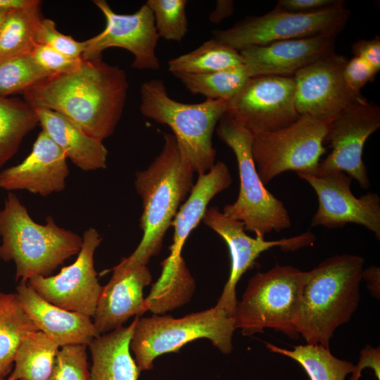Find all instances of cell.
I'll return each mask as SVG.
<instances>
[{
  "label": "cell",
  "instance_id": "obj_1",
  "mask_svg": "<svg viewBox=\"0 0 380 380\" xmlns=\"http://www.w3.org/2000/svg\"><path fill=\"white\" fill-rule=\"evenodd\" d=\"M128 87L124 70L99 58L83 60L72 72L46 77L23 95L32 108L59 113L103 141L113 133L122 116Z\"/></svg>",
  "mask_w": 380,
  "mask_h": 380
},
{
  "label": "cell",
  "instance_id": "obj_2",
  "mask_svg": "<svg viewBox=\"0 0 380 380\" xmlns=\"http://www.w3.org/2000/svg\"><path fill=\"white\" fill-rule=\"evenodd\" d=\"M364 263L358 255H336L307 272L295 322L306 343L329 348L335 330L350 321L360 298Z\"/></svg>",
  "mask_w": 380,
  "mask_h": 380
},
{
  "label": "cell",
  "instance_id": "obj_3",
  "mask_svg": "<svg viewBox=\"0 0 380 380\" xmlns=\"http://www.w3.org/2000/svg\"><path fill=\"white\" fill-rule=\"evenodd\" d=\"M163 136L160 153L136 174L135 187L143 205L139 220L143 236L134 252L121 260L127 266L147 265L160 253L167 230L194 186V172L182 158L175 137L170 133Z\"/></svg>",
  "mask_w": 380,
  "mask_h": 380
},
{
  "label": "cell",
  "instance_id": "obj_4",
  "mask_svg": "<svg viewBox=\"0 0 380 380\" xmlns=\"http://www.w3.org/2000/svg\"><path fill=\"white\" fill-rule=\"evenodd\" d=\"M0 259L14 262L15 280L48 277L80 251L82 237L60 227L53 217L40 224L30 216L18 198L9 192L0 210Z\"/></svg>",
  "mask_w": 380,
  "mask_h": 380
},
{
  "label": "cell",
  "instance_id": "obj_5",
  "mask_svg": "<svg viewBox=\"0 0 380 380\" xmlns=\"http://www.w3.org/2000/svg\"><path fill=\"white\" fill-rule=\"evenodd\" d=\"M140 94L141 114L172 129L182 158L194 173L207 172L215 164L213 134L227 113L228 101L206 99L198 103H182L169 96L159 79L144 82Z\"/></svg>",
  "mask_w": 380,
  "mask_h": 380
},
{
  "label": "cell",
  "instance_id": "obj_6",
  "mask_svg": "<svg viewBox=\"0 0 380 380\" xmlns=\"http://www.w3.org/2000/svg\"><path fill=\"white\" fill-rule=\"evenodd\" d=\"M130 349L141 371L151 369L154 360L168 353H177L184 345L208 338L223 354L233 349L234 320L222 309L214 306L180 318L153 315L136 317Z\"/></svg>",
  "mask_w": 380,
  "mask_h": 380
},
{
  "label": "cell",
  "instance_id": "obj_7",
  "mask_svg": "<svg viewBox=\"0 0 380 380\" xmlns=\"http://www.w3.org/2000/svg\"><path fill=\"white\" fill-rule=\"evenodd\" d=\"M307 272L276 265L249 279L232 316L235 329L251 336L273 329L292 339L299 338L295 322Z\"/></svg>",
  "mask_w": 380,
  "mask_h": 380
},
{
  "label": "cell",
  "instance_id": "obj_8",
  "mask_svg": "<svg viewBox=\"0 0 380 380\" xmlns=\"http://www.w3.org/2000/svg\"><path fill=\"white\" fill-rule=\"evenodd\" d=\"M216 132L234 152L240 179L236 200L226 205L222 213L243 222L245 231L261 238L289 228L291 221L284 204L265 188L257 172L251 153L253 134L226 113Z\"/></svg>",
  "mask_w": 380,
  "mask_h": 380
},
{
  "label": "cell",
  "instance_id": "obj_9",
  "mask_svg": "<svg viewBox=\"0 0 380 380\" xmlns=\"http://www.w3.org/2000/svg\"><path fill=\"white\" fill-rule=\"evenodd\" d=\"M331 122L302 115L284 128L254 134L252 157L262 183L288 170L314 174L327 152Z\"/></svg>",
  "mask_w": 380,
  "mask_h": 380
},
{
  "label": "cell",
  "instance_id": "obj_10",
  "mask_svg": "<svg viewBox=\"0 0 380 380\" xmlns=\"http://www.w3.org/2000/svg\"><path fill=\"white\" fill-rule=\"evenodd\" d=\"M350 15L345 4L310 13L277 9L259 16H248L226 30H215L213 38L240 51L274 42L334 34L342 31Z\"/></svg>",
  "mask_w": 380,
  "mask_h": 380
},
{
  "label": "cell",
  "instance_id": "obj_11",
  "mask_svg": "<svg viewBox=\"0 0 380 380\" xmlns=\"http://www.w3.org/2000/svg\"><path fill=\"white\" fill-rule=\"evenodd\" d=\"M293 75L250 77L228 101L226 114L253 135L284 128L300 116L295 105Z\"/></svg>",
  "mask_w": 380,
  "mask_h": 380
},
{
  "label": "cell",
  "instance_id": "obj_12",
  "mask_svg": "<svg viewBox=\"0 0 380 380\" xmlns=\"http://www.w3.org/2000/svg\"><path fill=\"white\" fill-rule=\"evenodd\" d=\"M380 127L379 106L363 98L344 109L331 122L325 141L331 153L320 162L315 175L343 172L355 179L363 189L369 180L362 160L364 145L368 137Z\"/></svg>",
  "mask_w": 380,
  "mask_h": 380
},
{
  "label": "cell",
  "instance_id": "obj_13",
  "mask_svg": "<svg viewBox=\"0 0 380 380\" xmlns=\"http://www.w3.org/2000/svg\"><path fill=\"white\" fill-rule=\"evenodd\" d=\"M314 189L319 206L311 220V227L340 228L357 224L373 232L380 239V197L368 192L357 198L351 191L353 178L343 172L318 175L296 172Z\"/></svg>",
  "mask_w": 380,
  "mask_h": 380
},
{
  "label": "cell",
  "instance_id": "obj_14",
  "mask_svg": "<svg viewBox=\"0 0 380 380\" xmlns=\"http://www.w3.org/2000/svg\"><path fill=\"white\" fill-rule=\"evenodd\" d=\"M94 228L87 229L75 261L53 276H35L30 285L48 302L59 308L93 317L102 290L94 268V255L101 242Z\"/></svg>",
  "mask_w": 380,
  "mask_h": 380
},
{
  "label": "cell",
  "instance_id": "obj_15",
  "mask_svg": "<svg viewBox=\"0 0 380 380\" xmlns=\"http://www.w3.org/2000/svg\"><path fill=\"white\" fill-rule=\"evenodd\" d=\"M94 3L105 17L106 27L99 34L84 41L86 45L82 58H102L104 50L119 47L134 56L132 68L158 70L160 63L156 49L159 36L148 6L145 3L134 13L119 14L105 0H95Z\"/></svg>",
  "mask_w": 380,
  "mask_h": 380
},
{
  "label": "cell",
  "instance_id": "obj_16",
  "mask_svg": "<svg viewBox=\"0 0 380 380\" xmlns=\"http://www.w3.org/2000/svg\"><path fill=\"white\" fill-rule=\"evenodd\" d=\"M348 58L331 51L298 70L295 105L300 116L332 122L347 107L363 99L352 91L343 77Z\"/></svg>",
  "mask_w": 380,
  "mask_h": 380
},
{
  "label": "cell",
  "instance_id": "obj_17",
  "mask_svg": "<svg viewBox=\"0 0 380 380\" xmlns=\"http://www.w3.org/2000/svg\"><path fill=\"white\" fill-rule=\"evenodd\" d=\"M203 223L220 236L227 243L231 260L229 279L215 306L232 317L237 303L236 287L243 274L255 264L260 255L279 246L286 251H296L313 244L315 236L306 232L302 234L274 241L251 237L246 234L243 222L226 216L216 208H207Z\"/></svg>",
  "mask_w": 380,
  "mask_h": 380
},
{
  "label": "cell",
  "instance_id": "obj_18",
  "mask_svg": "<svg viewBox=\"0 0 380 380\" xmlns=\"http://www.w3.org/2000/svg\"><path fill=\"white\" fill-rule=\"evenodd\" d=\"M232 182L229 168L221 161L215 163L207 172L198 175L196 183L172 220L174 236L170 253L161 262L160 276L151 289L153 295L163 296L177 287L185 262L181 252L187 237L203 219L213 198L229 188Z\"/></svg>",
  "mask_w": 380,
  "mask_h": 380
},
{
  "label": "cell",
  "instance_id": "obj_19",
  "mask_svg": "<svg viewBox=\"0 0 380 380\" xmlns=\"http://www.w3.org/2000/svg\"><path fill=\"white\" fill-rule=\"evenodd\" d=\"M151 279L147 265L127 266L120 262L113 268L110 281L102 286L92 320L100 334L120 328L131 317L146 312L144 289Z\"/></svg>",
  "mask_w": 380,
  "mask_h": 380
},
{
  "label": "cell",
  "instance_id": "obj_20",
  "mask_svg": "<svg viewBox=\"0 0 380 380\" xmlns=\"http://www.w3.org/2000/svg\"><path fill=\"white\" fill-rule=\"evenodd\" d=\"M67 158L63 151L41 131L30 153L19 164L0 172V187L26 190L42 196L60 192L69 175Z\"/></svg>",
  "mask_w": 380,
  "mask_h": 380
},
{
  "label": "cell",
  "instance_id": "obj_21",
  "mask_svg": "<svg viewBox=\"0 0 380 380\" xmlns=\"http://www.w3.org/2000/svg\"><path fill=\"white\" fill-rule=\"evenodd\" d=\"M336 35L274 42L240 51L250 77L260 75H293L300 69L334 51Z\"/></svg>",
  "mask_w": 380,
  "mask_h": 380
},
{
  "label": "cell",
  "instance_id": "obj_22",
  "mask_svg": "<svg viewBox=\"0 0 380 380\" xmlns=\"http://www.w3.org/2000/svg\"><path fill=\"white\" fill-rule=\"evenodd\" d=\"M15 296L39 331L60 347L88 345L101 335L91 317L66 310L48 302L27 281H20Z\"/></svg>",
  "mask_w": 380,
  "mask_h": 380
},
{
  "label": "cell",
  "instance_id": "obj_23",
  "mask_svg": "<svg viewBox=\"0 0 380 380\" xmlns=\"http://www.w3.org/2000/svg\"><path fill=\"white\" fill-rule=\"evenodd\" d=\"M44 131L67 158L84 171L106 167L108 151L103 141L85 133L64 115L46 108H33Z\"/></svg>",
  "mask_w": 380,
  "mask_h": 380
},
{
  "label": "cell",
  "instance_id": "obj_24",
  "mask_svg": "<svg viewBox=\"0 0 380 380\" xmlns=\"http://www.w3.org/2000/svg\"><path fill=\"white\" fill-rule=\"evenodd\" d=\"M134 320L101 334L88 345L92 365L90 380H137L140 370L130 354Z\"/></svg>",
  "mask_w": 380,
  "mask_h": 380
},
{
  "label": "cell",
  "instance_id": "obj_25",
  "mask_svg": "<svg viewBox=\"0 0 380 380\" xmlns=\"http://www.w3.org/2000/svg\"><path fill=\"white\" fill-rule=\"evenodd\" d=\"M60 346L41 331L27 334L15 355L7 380H48Z\"/></svg>",
  "mask_w": 380,
  "mask_h": 380
},
{
  "label": "cell",
  "instance_id": "obj_26",
  "mask_svg": "<svg viewBox=\"0 0 380 380\" xmlns=\"http://www.w3.org/2000/svg\"><path fill=\"white\" fill-rule=\"evenodd\" d=\"M40 6V1L32 0L26 6L8 11L0 25V61L32 53L37 27L43 18Z\"/></svg>",
  "mask_w": 380,
  "mask_h": 380
},
{
  "label": "cell",
  "instance_id": "obj_27",
  "mask_svg": "<svg viewBox=\"0 0 380 380\" xmlns=\"http://www.w3.org/2000/svg\"><path fill=\"white\" fill-rule=\"evenodd\" d=\"M39 329L18 303L15 293L0 291V377L9 375L21 341Z\"/></svg>",
  "mask_w": 380,
  "mask_h": 380
},
{
  "label": "cell",
  "instance_id": "obj_28",
  "mask_svg": "<svg viewBox=\"0 0 380 380\" xmlns=\"http://www.w3.org/2000/svg\"><path fill=\"white\" fill-rule=\"evenodd\" d=\"M265 345L270 352L297 362L310 380H345L354 369L355 365L352 362L336 357L329 348L321 344L298 345L293 346L292 350L281 348L267 342Z\"/></svg>",
  "mask_w": 380,
  "mask_h": 380
},
{
  "label": "cell",
  "instance_id": "obj_29",
  "mask_svg": "<svg viewBox=\"0 0 380 380\" xmlns=\"http://www.w3.org/2000/svg\"><path fill=\"white\" fill-rule=\"evenodd\" d=\"M38 123L34 110L25 101L0 96V169Z\"/></svg>",
  "mask_w": 380,
  "mask_h": 380
},
{
  "label": "cell",
  "instance_id": "obj_30",
  "mask_svg": "<svg viewBox=\"0 0 380 380\" xmlns=\"http://www.w3.org/2000/svg\"><path fill=\"white\" fill-rule=\"evenodd\" d=\"M243 64L240 52L214 38L168 62L172 73H209Z\"/></svg>",
  "mask_w": 380,
  "mask_h": 380
},
{
  "label": "cell",
  "instance_id": "obj_31",
  "mask_svg": "<svg viewBox=\"0 0 380 380\" xmlns=\"http://www.w3.org/2000/svg\"><path fill=\"white\" fill-rule=\"evenodd\" d=\"M184 86L194 94L214 100H231L250 78L245 65L209 73L175 72Z\"/></svg>",
  "mask_w": 380,
  "mask_h": 380
},
{
  "label": "cell",
  "instance_id": "obj_32",
  "mask_svg": "<svg viewBox=\"0 0 380 380\" xmlns=\"http://www.w3.org/2000/svg\"><path fill=\"white\" fill-rule=\"evenodd\" d=\"M52 75L34 61L31 54L0 61V96L7 97L25 92L43 79Z\"/></svg>",
  "mask_w": 380,
  "mask_h": 380
},
{
  "label": "cell",
  "instance_id": "obj_33",
  "mask_svg": "<svg viewBox=\"0 0 380 380\" xmlns=\"http://www.w3.org/2000/svg\"><path fill=\"white\" fill-rule=\"evenodd\" d=\"M158 34L166 40L181 42L188 30L186 0H148Z\"/></svg>",
  "mask_w": 380,
  "mask_h": 380
},
{
  "label": "cell",
  "instance_id": "obj_34",
  "mask_svg": "<svg viewBox=\"0 0 380 380\" xmlns=\"http://www.w3.org/2000/svg\"><path fill=\"white\" fill-rule=\"evenodd\" d=\"M86 345L60 347L48 380H90Z\"/></svg>",
  "mask_w": 380,
  "mask_h": 380
},
{
  "label": "cell",
  "instance_id": "obj_35",
  "mask_svg": "<svg viewBox=\"0 0 380 380\" xmlns=\"http://www.w3.org/2000/svg\"><path fill=\"white\" fill-rule=\"evenodd\" d=\"M35 41L72 58H82L86 45L85 42L76 41L71 36L61 33L55 22L47 18H42L39 23Z\"/></svg>",
  "mask_w": 380,
  "mask_h": 380
},
{
  "label": "cell",
  "instance_id": "obj_36",
  "mask_svg": "<svg viewBox=\"0 0 380 380\" xmlns=\"http://www.w3.org/2000/svg\"><path fill=\"white\" fill-rule=\"evenodd\" d=\"M31 56L45 71L51 75L62 74L77 70L82 64V58L68 56L44 44H37Z\"/></svg>",
  "mask_w": 380,
  "mask_h": 380
},
{
  "label": "cell",
  "instance_id": "obj_37",
  "mask_svg": "<svg viewBox=\"0 0 380 380\" xmlns=\"http://www.w3.org/2000/svg\"><path fill=\"white\" fill-rule=\"evenodd\" d=\"M376 72L362 58L355 56L347 61L343 69V77L349 88L354 92L361 94V89L372 82Z\"/></svg>",
  "mask_w": 380,
  "mask_h": 380
},
{
  "label": "cell",
  "instance_id": "obj_38",
  "mask_svg": "<svg viewBox=\"0 0 380 380\" xmlns=\"http://www.w3.org/2000/svg\"><path fill=\"white\" fill-rule=\"evenodd\" d=\"M345 4L342 0H279L274 9L298 13H310Z\"/></svg>",
  "mask_w": 380,
  "mask_h": 380
},
{
  "label": "cell",
  "instance_id": "obj_39",
  "mask_svg": "<svg viewBox=\"0 0 380 380\" xmlns=\"http://www.w3.org/2000/svg\"><path fill=\"white\" fill-rule=\"evenodd\" d=\"M355 56L367 62L376 71L380 70V37L376 36L372 39H360L352 46Z\"/></svg>",
  "mask_w": 380,
  "mask_h": 380
},
{
  "label": "cell",
  "instance_id": "obj_40",
  "mask_svg": "<svg viewBox=\"0 0 380 380\" xmlns=\"http://www.w3.org/2000/svg\"><path fill=\"white\" fill-rule=\"evenodd\" d=\"M372 368L376 377L380 380V349L367 345L362 349L358 363L355 365L350 380H359L361 371L365 368Z\"/></svg>",
  "mask_w": 380,
  "mask_h": 380
},
{
  "label": "cell",
  "instance_id": "obj_41",
  "mask_svg": "<svg viewBox=\"0 0 380 380\" xmlns=\"http://www.w3.org/2000/svg\"><path fill=\"white\" fill-rule=\"evenodd\" d=\"M362 279L367 282V288L375 298H379L380 294V269L371 266L363 270Z\"/></svg>",
  "mask_w": 380,
  "mask_h": 380
},
{
  "label": "cell",
  "instance_id": "obj_42",
  "mask_svg": "<svg viewBox=\"0 0 380 380\" xmlns=\"http://www.w3.org/2000/svg\"><path fill=\"white\" fill-rule=\"evenodd\" d=\"M233 1H217L215 8L210 14V21L218 23L233 13Z\"/></svg>",
  "mask_w": 380,
  "mask_h": 380
},
{
  "label": "cell",
  "instance_id": "obj_43",
  "mask_svg": "<svg viewBox=\"0 0 380 380\" xmlns=\"http://www.w3.org/2000/svg\"><path fill=\"white\" fill-rule=\"evenodd\" d=\"M32 0H0V10H11L29 5Z\"/></svg>",
  "mask_w": 380,
  "mask_h": 380
},
{
  "label": "cell",
  "instance_id": "obj_44",
  "mask_svg": "<svg viewBox=\"0 0 380 380\" xmlns=\"http://www.w3.org/2000/svg\"><path fill=\"white\" fill-rule=\"evenodd\" d=\"M8 11L9 10H5V9H1L0 10V25L4 20V18L5 16V15L6 14V13L8 12Z\"/></svg>",
  "mask_w": 380,
  "mask_h": 380
},
{
  "label": "cell",
  "instance_id": "obj_45",
  "mask_svg": "<svg viewBox=\"0 0 380 380\" xmlns=\"http://www.w3.org/2000/svg\"><path fill=\"white\" fill-rule=\"evenodd\" d=\"M0 380H5V378L0 377Z\"/></svg>",
  "mask_w": 380,
  "mask_h": 380
}]
</instances>
